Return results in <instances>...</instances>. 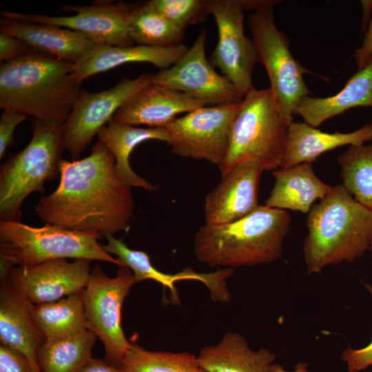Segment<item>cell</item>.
<instances>
[{
    "mask_svg": "<svg viewBox=\"0 0 372 372\" xmlns=\"http://www.w3.org/2000/svg\"><path fill=\"white\" fill-rule=\"evenodd\" d=\"M270 372H308V364L305 362H299L296 364L293 370L287 371L278 364H273L270 369Z\"/></svg>",
    "mask_w": 372,
    "mask_h": 372,
    "instance_id": "39",
    "label": "cell"
},
{
    "mask_svg": "<svg viewBox=\"0 0 372 372\" xmlns=\"http://www.w3.org/2000/svg\"><path fill=\"white\" fill-rule=\"evenodd\" d=\"M95 233L69 230L45 223L34 227L20 221H0V260L10 267L28 266L56 259H85L124 266L106 253Z\"/></svg>",
    "mask_w": 372,
    "mask_h": 372,
    "instance_id": "7",
    "label": "cell"
},
{
    "mask_svg": "<svg viewBox=\"0 0 372 372\" xmlns=\"http://www.w3.org/2000/svg\"><path fill=\"white\" fill-rule=\"evenodd\" d=\"M60 182L35 207L45 223L63 229L113 235L127 231L135 207L131 187L115 172V158L101 141L82 159H62Z\"/></svg>",
    "mask_w": 372,
    "mask_h": 372,
    "instance_id": "1",
    "label": "cell"
},
{
    "mask_svg": "<svg viewBox=\"0 0 372 372\" xmlns=\"http://www.w3.org/2000/svg\"><path fill=\"white\" fill-rule=\"evenodd\" d=\"M188 49L183 44L169 47L96 44L81 61L74 64L72 73L81 83L92 76L129 63H149L164 70L174 65Z\"/></svg>",
    "mask_w": 372,
    "mask_h": 372,
    "instance_id": "20",
    "label": "cell"
},
{
    "mask_svg": "<svg viewBox=\"0 0 372 372\" xmlns=\"http://www.w3.org/2000/svg\"><path fill=\"white\" fill-rule=\"evenodd\" d=\"M202 106L205 103L185 93L152 83L120 107L112 120L134 126L165 127L178 114Z\"/></svg>",
    "mask_w": 372,
    "mask_h": 372,
    "instance_id": "17",
    "label": "cell"
},
{
    "mask_svg": "<svg viewBox=\"0 0 372 372\" xmlns=\"http://www.w3.org/2000/svg\"><path fill=\"white\" fill-rule=\"evenodd\" d=\"M135 283L132 270L126 266L118 267L116 275L111 278L97 265L91 271L89 281L81 292L87 330L103 342V360L119 369L132 345L121 327V308Z\"/></svg>",
    "mask_w": 372,
    "mask_h": 372,
    "instance_id": "9",
    "label": "cell"
},
{
    "mask_svg": "<svg viewBox=\"0 0 372 372\" xmlns=\"http://www.w3.org/2000/svg\"><path fill=\"white\" fill-rule=\"evenodd\" d=\"M372 297V287L364 285ZM341 360L347 365V372H361L372 366V338L370 343L360 349L347 347L342 351Z\"/></svg>",
    "mask_w": 372,
    "mask_h": 372,
    "instance_id": "33",
    "label": "cell"
},
{
    "mask_svg": "<svg viewBox=\"0 0 372 372\" xmlns=\"http://www.w3.org/2000/svg\"><path fill=\"white\" fill-rule=\"evenodd\" d=\"M79 372H122L104 360L92 358Z\"/></svg>",
    "mask_w": 372,
    "mask_h": 372,
    "instance_id": "38",
    "label": "cell"
},
{
    "mask_svg": "<svg viewBox=\"0 0 372 372\" xmlns=\"http://www.w3.org/2000/svg\"><path fill=\"white\" fill-rule=\"evenodd\" d=\"M96 337L87 330L72 337L45 340L37 351L41 372H79L92 358Z\"/></svg>",
    "mask_w": 372,
    "mask_h": 372,
    "instance_id": "28",
    "label": "cell"
},
{
    "mask_svg": "<svg viewBox=\"0 0 372 372\" xmlns=\"http://www.w3.org/2000/svg\"><path fill=\"white\" fill-rule=\"evenodd\" d=\"M288 125L271 89L254 87L244 96L231 124L227 156L219 169L221 175L248 158L258 159L263 171L280 168Z\"/></svg>",
    "mask_w": 372,
    "mask_h": 372,
    "instance_id": "6",
    "label": "cell"
},
{
    "mask_svg": "<svg viewBox=\"0 0 372 372\" xmlns=\"http://www.w3.org/2000/svg\"><path fill=\"white\" fill-rule=\"evenodd\" d=\"M152 6L180 29L203 22L211 14L210 0H150Z\"/></svg>",
    "mask_w": 372,
    "mask_h": 372,
    "instance_id": "32",
    "label": "cell"
},
{
    "mask_svg": "<svg viewBox=\"0 0 372 372\" xmlns=\"http://www.w3.org/2000/svg\"><path fill=\"white\" fill-rule=\"evenodd\" d=\"M133 4L100 1L90 6L65 5L63 11L74 12L71 16L2 11L5 19L42 23L70 29L85 36L95 44L129 46L134 43L129 35V16Z\"/></svg>",
    "mask_w": 372,
    "mask_h": 372,
    "instance_id": "13",
    "label": "cell"
},
{
    "mask_svg": "<svg viewBox=\"0 0 372 372\" xmlns=\"http://www.w3.org/2000/svg\"><path fill=\"white\" fill-rule=\"evenodd\" d=\"M372 107V58L336 94L328 97L304 96L295 109L307 124L317 127L335 116L356 107Z\"/></svg>",
    "mask_w": 372,
    "mask_h": 372,
    "instance_id": "25",
    "label": "cell"
},
{
    "mask_svg": "<svg viewBox=\"0 0 372 372\" xmlns=\"http://www.w3.org/2000/svg\"><path fill=\"white\" fill-rule=\"evenodd\" d=\"M0 32L23 41L35 52L76 64L96 45L83 34L42 23L1 19Z\"/></svg>",
    "mask_w": 372,
    "mask_h": 372,
    "instance_id": "19",
    "label": "cell"
},
{
    "mask_svg": "<svg viewBox=\"0 0 372 372\" xmlns=\"http://www.w3.org/2000/svg\"><path fill=\"white\" fill-rule=\"evenodd\" d=\"M29 309L46 340L66 338L87 330L81 293L50 302L34 304L30 302Z\"/></svg>",
    "mask_w": 372,
    "mask_h": 372,
    "instance_id": "27",
    "label": "cell"
},
{
    "mask_svg": "<svg viewBox=\"0 0 372 372\" xmlns=\"http://www.w3.org/2000/svg\"><path fill=\"white\" fill-rule=\"evenodd\" d=\"M152 78V74H143L134 79H124L112 88L99 92L81 90L64 123L63 150L73 159L79 158L117 110L151 84Z\"/></svg>",
    "mask_w": 372,
    "mask_h": 372,
    "instance_id": "11",
    "label": "cell"
},
{
    "mask_svg": "<svg viewBox=\"0 0 372 372\" xmlns=\"http://www.w3.org/2000/svg\"><path fill=\"white\" fill-rule=\"evenodd\" d=\"M90 261L56 259L34 265L12 267L8 278L31 303L50 302L80 293L84 289L92 271Z\"/></svg>",
    "mask_w": 372,
    "mask_h": 372,
    "instance_id": "15",
    "label": "cell"
},
{
    "mask_svg": "<svg viewBox=\"0 0 372 372\" xmlns=\"http://www.w3.org/2000/svg\"><path fill=\"white\" fill-rule=\"evenodd\" d=\"M122 372H207L188 352L154 351L132 344L120 366Z\"/></svg>",
    "mask_w": 372,
    "mask_h": 372,
    "instance_id": "31",
    "label": "cell"
},
{
    "mask_svg": "<svg viewBox=\"0 0 372 372\" xmlns=\"http://www.w3.org/2000/svg\"><path fill=\"white\" fill-rule=\"evenodd\" d=\"M307 227L303 246L307 271L318 273L327 266L351 262L369 250L372 211L338 185L312 206Z\"/></svg>",
    "mask_w": 372,
    "mask_h": 372,
    "instance_id": "4",
    "label": "cell"
},
{
    "mask_svg": "<svg viewBox=\"0 0 372 372\" xmlns=\"http://www.w3.org/2000/svg\"><path fill=\"white\" fill-rule=\"evenodd\" d=\"M273 187L265 205L282 210L309 213L317 200L324 198L331 186L315 174L312 163H304L273 172Z\"/></svg>",
    "mask_w": 372,
    "mask_h": 372,
    "instance_id": "23",
    "label": "cell"
},
{
    "mask_svg": "<svg viewBox=\"0 0 372 372\" xmlns=\"http://www.w3.org/2000/svg\"><path fill=\"white\" fill-rule=\"evenodd\" d=\"M114 253L121 262L132 270L136 282L153 280L161 283L170 290L174 303L180 302L175 283L180 280L202 282L209 289L214 301L227 302L230 300L227 280L234 274V270L231 268L209 273H198L190 268H186L180 272L169 274L155 268L147 253L132 249L125 243L119 244Z\"/></svg>",
    "mask_w": 372,
    "mask_h": 372,
    "instance_id": "21",
    "label": "cell"
},
{
    "mask_svg": "<svg viewBox=\"0 0 372 372\" xmlns=\"http://www.w3.org/2000/svg\"><path fill=\"white\" fill-rule=\"evenodd\" d=\"M291 223L286 210L259 205L235 221L205 223L195 234L194 253L198 261L212 267L268 264L281 257Z\"/></svg>",
    "mask_w": 372,
    "mask_h": 372,
    "instance_id": "3",
    "label": "cell"
},
{
    "mask_svg": "<svg viewBox=\"0 0 372 372\" xmlns=\"http://www.w3.org/2000/svg\"><path fill=\"white\" fill-rule=\"evenodd\" d=\"M32 50L21 39L10 34L0 32L1 63L16 59Z\"/></svg>",
    "mask_w": 372,
    "mask_h": 372,
    "instance_id": "36",
    "label": "cell"
},
{
    "mask_svg": "<svg viewBox=\"0 0 372 372\" xmlns=\"http://www.w3.org/2000/svg\"><path fill=\"white\" fill-rule=\"evenodd\" d=\"M64 123L36 120L28 145L0 168V218L20 221L25 199L59 174Z\"/></svg>",
    "mask_w": 372,
    "mask_h": 372,
    "instance_id": "5",
    "label": "cell"
},
{
    "mask_svg": "<svg viewBox=\"0 0 372 372\" xmlns=\"http://www.w3.org/2000/svg\"><path fill=\"white\" fill-rule=\"evenodd\" d=\"M197 358L207 372H270L276 355L265 348L252 350L241 334L228 331L216 344L203 347Z\"/></svg>",
    "mask_w": 372,
    "mask_h": 372,
    "instance_id": "24",
    "label": "cell"
},
{
    "mask_svg": "<svg viewBox=\"0 0 372 372\" xmlns=\"http://www.w3.org/2000/svg\"><path fill=\"white\" fill-rule=\"evenodd\" d=\"M371 139V123L349 133H328L305 122H292L287 127L285 152L280 168L312 163L329 150L344 145H362Z\"/></svg>",
    "mask_w": 372,
    "mask_h": 372,
    "instance_id": "22",
    "label": "cell"
},
{
    "mask_svg": "<svg viewBox=\"0 0 372 372\" xmlns=\"http://www.w3.org/2000/svg\"><path fill=\"white\" fill-rule=\"evenodd\" d=\"M211 14L218 29V42L209 62L220 69L244 97L251 89L257 53L244 32L243 0H210Z\"/></svg>",
    "mask_w": 372,
    "mask_h": 372,
    "instance_id": "12",
    "label": "cell"
},
{
    "mask_svg": "<svg viewBox=\"0 0 372 372\" xmlns=\"http://www.w3.org/2000/svg\"><path fill=\"white\" fill-rule=\"evenodd\" d=\"M205 39L203 29L174 65L153 74L152 83L185 93L205 105L241 102L243 96L235 86L227 77L218 74L207 59Z\"/></svg>",
    "mask_w": 372,
    "mask_h": 372,
    "instance_id": "14",
    "label": "cell"
},
{
    "mask_svg": "<svg viewBox=\"0 0 372 372\" xmlns=\"http://www.w3.org/2000/svg\"><path fill=\"white\" fill-rule=\"evenodd\" d=\"M103 142L115 158V172L119 180L130 187H136L155 192L158 187L135 173L130 166V156L140 143L158 140L168 143L169 137L165 127L141 128L118 123L112 119L99 132Z\"/></svg>",
    "mask_w": 372,
    "mask_h": 372,
    "instance_id": "26",
    "label": "cell"
},
{
    "mask_svg": "<svg viewBox=\"0 0 372 372\" xmlns=\"http://www.w3.org/2000/svg\"><path fill=\"white\" fill-rule=\"evenodd\" d=\"M342 185L360 204L372 211V144L350 146L338 158Z\"/></svg>",
    "mask_w": 372,
    "mask_h": 372,
    "instance_id": "30",
    "label": "cell"
},
{
    "mask_svg": "<svg viewBox=\"0 0 372 372\" xmlns=\"http://www.w3.org/2000/svg\"><path fill=\"white\" fill-rule=\"evenodd\" d=\"M129 35L137 45L169 47L183 44L184 30L155 10L149 1L134 3L129 16Z\"/></svg>",
    "mask_w": 372,
    "mask_h": 372,
    "instance_id": "29",
    "label": "cell"
},
{
    "mask_svg": "<svg viewBox=\"0 0 372 372\" xmlns=\"http://www.w3.org/2000/svg\"><path fill=\"white\" fill-rule=\"evenodd\" d=\"M369 250L370 251L371 255V257H372V238H371V242H370V245H369Z\"/></svg>",
    "mask_w": 372,
    "mask_h": 372,
    "instance_id": "40",
    "label": "cell"
},
{
    "mask_svg": "<svg viewBox=\"0 0 372 372\" xmlns=\"http://www.w3.org/2000/svg\"><path fill=\"white\" fill-rule=\"evenodd\" d=\"M372 58V13L362 45L356 50L355 59L358 70L363 68Z\"/></svg>",
    "mask_w": 372,
    "mask_h": 372,
    "instance_id": "37",
    "label": "cell"
},
{
    "mask_svg": "<svg viewBox=\"0 0 372 372\" xmlns=\"http://www.w3.org/2000/svg\"><path fill=\"white\" fill-rule=\"evenodd\" d=\"M240 103L202 106L175 118L165 127L172 153L205 160L220 169L227 156L230 129Z\"/></svg>",
    "mask_w": 372,
    "mask_h": 372,
    "instance_id": "10",
    "label": "cell"
},
{
    "mask_svg": "<svg viewBox=\"0 0 372 372\" xmlns=\"http://www.w3.org/2000/svg\"><path fill=\"white\" fill-rule=\"evenodd\" d=\"M0 372H33V370L22 353L1 344Z\"/></svg>",
    "mask_w": 372,
    "mask_h": 372,
    "instance_id": "35",
    "label": "cell"
},
{
    "mask_svg": "<svg viewBox=\"0 0 372 372\" xmlns=\"http://www.w3.org/2000/svg\"><path fill=\"white\" fill-rule=\"evenodd\" d=\"M260 161L254 158L242 160L222 175L219 184L205 199V223L225 224L238 220L256 209L260 174Z\"/></svg>",
    "mask_w": 372,
    "mask_h": 372,
    "instance_id": "16",
    "label": "cell"
},
{
    "mask_svg": "<svg viewBox=\"0 0 372 372\" xmlns=\"http://www.w3.org/2000/svg\"><path fill=\"white\" fill-rule=\"evenodd\" d=\"M28 116L18 111L3 110L0 118V158H3L6 149L14 143V132L18 125Z\"/></svg>",
    "mask_w": 372,
    "mask_h": 372,
    "instance_id": "34",
    "label": "cell"
},
{
    "mask_svg": "<svg viewBox=\"0 0 372 372\" xmlns=\"http://www.w3.org/2000/svg\"><path fill=\"white\" fill-rule=\"evenodd\" d=\"M74 64L33 50L0 65V107L65 123L81 91Z\"/></svg>",
    "mask_w": 372,
    "mask_h": 372,
    "instance_id": "2",
    "label": "cell"
},
{
    "mask_svg": "<svg viewBox=\"0 0 372 372\" xmlns=\"http://www.w3.org/2000/svg\"><path fill=\"white\" fill-rule=\"evenodd\" d=\"M370 123L372 124V121Z\"/></svg>",
    "mask_w": 372,
    "mask_h": 372,
    "instance_id": "41",
    "label": "cell"
},
{
    "mask_svg": "<svg viewBox=\"0 0 372 372\" xmlns=\"http://www.w3.org/2000/svg\"><path fill=\"white\" fill-rule=\"evenodd\" d=\"M248 22L257 61L265 67L278 110L289 125L300 101L311 94L303 79L307 70L294 59L287 37L277 28L273 8L253 12Z\"/></svg>",
    "mask_w": 372,
    "mask_h": 372,
    "instance_id": "8",
    "label": "cell"
},
{
    "mask_svg": "<svg viewBox=\"0 0 372 372\" xmlns=\"http://www.w3.org/2000/svg\"><path fill=\"white\" fill-rule=\"evenodd\" d=\"M29 304L8 276L1 278V344L22 353L30 362L33 372H41L37 351L46 339L31 317Z\"/></svg>",
    "mask_w": 372,
    "mask_h": 372,
    "instance_id": "18",
    "label": "cell"
}]
</instances>
